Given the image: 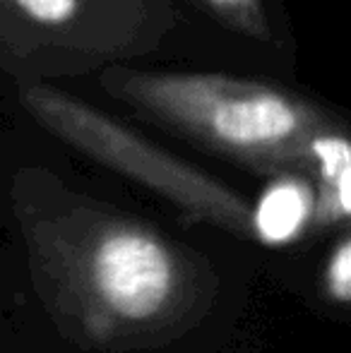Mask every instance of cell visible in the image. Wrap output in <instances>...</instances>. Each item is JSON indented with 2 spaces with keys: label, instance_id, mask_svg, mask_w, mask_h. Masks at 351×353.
Here are the masks:
<instances>
[{
  "label": "cell",
  "instance_id": "obj_1",
  "mask_svg": "<svg viewBox=\"0 0 351 353\" xmlns=\"http://www.w3.org/2000/svg\"><path fill=\"white\" fill-rule=\"evenodd\" d=\"M32 257L58 312L101 344L174 320L190 291L185 257L157 231L123 219L39 228Z\"/></svg>",
  "mask_w": 351,
  "mask_h": 353
},
{
  "label": "cell",
  "instance_id": "obj_2",
  "mask_svg": "<svg viewBox=\"0 0 351 353\" xmlns=\"http://www.w3.org/2000/svg\"><path fill=\"white\" fill-rule=\"evenodd\" d=\"M29 103H34L37 111L46 116V121L56 123L58 130L63 128V132L72 135L92 152L101 154V159L111 161L113 166L132 173L135 178H142L152 188H159L161 192L183 202L192 212H200L202 216H210L212 221H219L231 231L253 236L250 210L245 207V202L217 183L202 178L200 173L188 171L181 163H174L171 159L150 152L140 144L118 140L116 132L108 130L101 121H97V116L87 113L85 108L61 101V97L46 89H32Z\"/></svg>",
  "mask_w": 351,
  "mask_h": 353
},
{
  "label": "cell",
  "instance_id": "obj_3",
  "mask_svg": "<svg viewBox=\"0 0 351 353\" xmlns=\"http://www.w3.org/2000/svg\"><path fill=\"white\" fill-rule=\"evenodd\" d=\"M195 99L166 89V101H178V111L190 116L212 140L250 157H286L303 137V116L286 97L267 89H231L214 97L207 87L185 84Z\"/></svg>",
  "mask_w": 351,
  "mask_h": 353
},
{
  "label": "cell",
  "instance_id": "obj_4",
  "mask_svg": "<svg viewBox=\"0 0 351 353\" xmlns=\"http://www.w3.org/2000/svg\"><path fill=\"white\" fill-rule=\"evenodd\" d=\"M315 219V197L308 183L279 178L272 183L250 212L253 238L265 245L294 243Z\"/></svg>",
  "mask_w": 351,
  "mask_h": 353
},
{
  "label": "cell",
  "instance_id": "obj_5",
  "mask_svg": "<svg viewBox=\"0 0 351 353\" xmlns=\"http://www.w3.org/2000/svg\"><path fill=\"white\" fill-rule=\"evenodd\" d=\"M318 166L323 192L315 200V219L332 223L351 216V142L339 135H320L308 144Z\"/></svg>",
  "mask_w": 351,
  "mask_h": 353
},
{
  "label": "cell",
  "instance_id": "obj_6",
  "mask_svg": "<svg viewBox=\"0 0 351 353\" xmlns=\"http://www.w3.org/2000/svg\"><path fill=\"white\" fill-rule=\"evenodd\" d=\"M19 10L43 24H63L75 17L77 0H17Z\"/></svg>",
  "mask_w": 351,
  "mask_h": 353
},
{
  "label": "cell",
  "instance_id": "obj_7",
  "mask_svg": "<svg viewBox=\"0 0 351 353\" xmlns=\"http://www.w3.org/2000/svg\"><path fill=\"white\" fill-rule=\"evenodd\" d=\"M217 3H224V5H231V3H236V0H217Z\"/></svg>",
  "mask_w": 351,
  "mask_h": 353
}]
</instances>
